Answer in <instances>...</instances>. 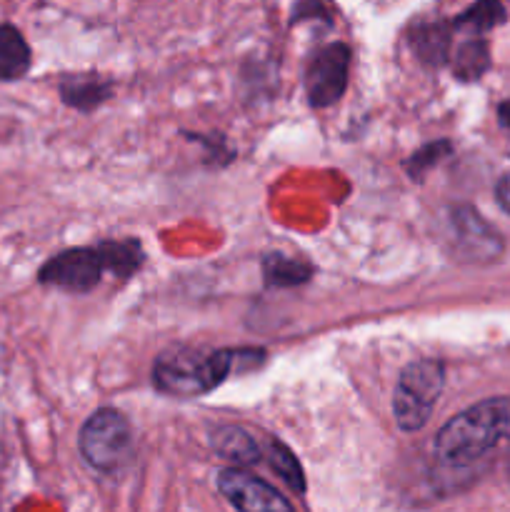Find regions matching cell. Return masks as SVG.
<instances>
[{"instance_id": "cell-21", "label": "cell", "mask_w": 510, "mask_h": 512, "mask_svg": "<svg viewBox=\"0 0 510 512\" xmlns=\"http://www.w3.org/2000/svg\"><path fill=\"white\" fill-rule=\"evenodd\" d=\"M508 483H510V465H508Z\"/></svg>"}, {"instance_id": "cell-14", "label": "cell", "mask_w": 510, "mask_h": 512, "mask_svg": "<svg viewBox=\"0 0 510 512\" xmlns=\"http://www.w3.org/2000/svg\"><path fill=\"white\" fill-rule=\"evenodd\" d=\"M490 65V55H488V45L485 40L480 38H470L468 43L460 45L458 55H455V75L463 80H475L488 70Z\"/></svg>"}, {"instance_id": "cell-9", "label": "cell", "mask_w": 510, "mask_h": 512, "mask_svg": "<svg viewBox=\"0 0 510 512\" xmlns=\"http://www.w3.org/2000/svg\"><path fill=\"white\" fill-rule=\"evenodd\" d=\"M213 448L223 458L235 460L238 465H258L263 458V450L255 443L253 435L235 425H223L213 433Z\"/></svg>"}, {"instance_id": "cell-7", "label": "cell", "mask_w": 510, "mask_h": 512, "mask_svg": "<svg viewBox=\"0 0 510 512\" xmlns=\"http://www.w3.org/2000/svg\"><path fill=\"white\" fill-rule=\"evenodd\" d=\"M218 490L238 512H295L278 490L245 470H220Z\"/></svg>"}, {"instance_id": "cell-13", "label": "cell", "mask_w": 510, "mask_h": 512, "mask_svg": "<svg viewBox=\"0 0 510 512\" xmlns=\"http://www.w3.org/2000/svg\"><path fill=\"white\" fill-rule=\"evenodd\" d=\"M265 280L268 285H275V288H293V285L308 283V278L313 275V268L300 260L285 258V255H268L263 263Z\"/></svg>"}, {"instance_id": "cell-10", "label": "cell", "mask_w": 510, "mask_h": 512, "mask_svg": "<svg viewBox=\"0 0 510 512\" xmlns=\"http://www.w3.org/2000/svg\"><path fill=\"white\" fill-rule=\"evenodd\" d=\"M30 68V48L13 25H0V80H18Z\"/></svg>"}, {"instance_id": "cell-5", "label": "cell", "mask_w": 510, "mask_h": 512, "mask_svg": "<svg viewBox=\"0 0 510 512\" xmlns=\"http://www.w3.org/2000/svg\"><path fill=\"white\" fill-rule=\"evenodd\" d=\"M348 65L350 48L343 43H330L315 53L305 73V90L313 108H328L340 100L348 85Z\"/></svg>"}, {"instance_id": "cell-2", "label": "cell", "mask_w": 510, "mask_h": 512, "mask_svg": "<svg viewBox=\"0 0 510 512\" xmlns=\"http://www.w3.org/2000/svg\"><path fill=\"white\" fill-rule=\"evenodd\" d=\"M500 440H510V398H490L455 415L435 438V458L448 468L483 460Z\"/></svg>"}, {"instance_id": "cell-17", "label": "cell", "mask_w": 510, "mask_h": 512, "mask_svg": "<svg viewBox=\"0 0 510 512\" xmlns=\"http://www.w3.org/2000/svg\"><path fill=\"white\" fill-rule=\"evenodd\" d=\"M415 48L428 63H443L445 53H448V33H445L443 25H428L418 33Z\"/></svg>"}, {"instance_id": "cell-8", "label": "cell", "mask_w": 510, "mask_h": 512, "mask_svg": "<svg viewBox=\"0 0 510 512\" xmlns=\"http://www.w3.org/2000/svg\"><path fill=\"white\" fill-rule=\"evenodd\" d=\"M455 255L465 263H488L503 253L500 235L475 213L473 208H458L450 215Z\"/></svg>"}, {"instance_id": "cell-4", "label": "cell", "mask_w": 510, "mask_h": 512, "mask_svg": "<svg viewBox=\"0 0 510 512\" xmlns=\"http://www.w3.org/2000/svg\"><path fill=\"white\" fill-rule=\"evenodd\" d=\"M130 423L118 410L103 408L88 418L80 430V453L95 470H118L130 455Z\"/></svg>"}, {"instance_id": "cell-12", "label": "cell", "mask_w": 510, "mask_h": 512, "mask_svg": "<svg viewBox=\"0 0 510 512\" xmlns=\"http://www.w3.org/2000/svg\"><path fill=\"white\" fill-rule=\"evenodd\" d=\"M100 258L103 270H110L118 278H128L143 263V248H140L138 240H108V243H100V248L95 250Z\"/></svg>"}, {"instance_id": "cell-1", "label": "cell", "mask_w": 510, "mask_h": 512, "mask_svg": "<svg viewBox=\"0 0 510 512\" xmlns=\"http://www.w3.org/2000/svg\"><path fill=\"white\" fill-rule=\"evenodd\" d=\"M263 358L260 350H213L205 353L198 348H170L155 360L153 383L160 393L175 398H195L218 388L240 363L253 368Z\"/></svg>"}, {"instance_id": "cell-16", "label": "cell", "mask_w": 510, "mask_h": 512, "mask_svg": "<svg viewBox=\"0 0 510 512\" xmlns=\"http://www.w3.org/2000/svg\"><path fill=\"white\" fill-rule=\"evenodd\" d=\"M268 460H270V465H273L275 473H278L280 478L290 485V488L298 490V493H303L305 490L303 468H300L298 458H295V455L290 453V450L285 448L280 440H273V443L268 445Z\"/></svg>"}, {"instance_id": "cell-3", "label": "cell", "mask_w": 510, "mask_h": 512, "mask_svg": "<svg viewBox=\"0 0 510 512\" xmlns=\"http://www.w3.org/2000/svg\"><path fill=\"white\" fill-rule=\"evenodd\" d=\"M445 385V368L440 360H418L400 373L393 395L395 420L403 430L413 433L428 423Z\"/></svg>"}, {"instance_id": "cell-11", "label": "cell", "mask_w": 510, "mask_h": 512, "mask_svg": "<svg viewBox=\"0 0 510 512\" xmlns=\"http://www.w3.org/2000/svg\"><path fill=\"white\" fill-rule=\"evenodd\" d=\"M60 95H63L65 105H70V108L93 110L103 100H108L110 85L105 80L95 78V75H70L60 83Z\"/></svg>"}, {"instance_id": "cell-19", "label": "cell", "mask_w": 510, "mask_h": 512, "mask_svg": "<svg viewBox=\"0 0 510 512\" xmlns=\"http://www.w3.org/2000/svg\"><path fill=\"white\" fill-rule=\"evenodd\" d=\"M495 195H498L500 208H503L505 213H510V173L500 178L498 188H495Z\"/></svg>"}, {"instance_id": "cell-6", "label": "cell", "mask_w": 510, "mask_h": 512, "mask_svg": "<svg viewBox=\"0 0 510 512\" xmlns=\"http://www.w3.org/2000/svg\"><path fill=\"white\" fill-rule=\"evenodd\" d=\"M103 265L93 248H73L55 255L40 270V283L70 293H88L98 285Z\"/></svg>"}, {"instance_id": "cell-18", "label": "cell", "mask_w": 510, "mask_h": 512, "mask_svg": "<svg viewBox=\"0 0 510 512\" xmlns=\"http://www.w3.org/2000/svg\"><path fill=\"white\" fill-rule=\"evenodd\" d=\"M448 150H450L448 143H430V145H425V148L420 150V153H415L413 158H410V163H408L410 175H423L425 168H430V165H433V163H438L440 155H445V153H448Z\"/></svg>"}, {"instance_id": "cell-15", "label": "cell", "mask_w": 510, "mask_h": 512, "mask_svg": "<svg viewBox=\"0 0 510 512\" xmlns=\"http://www.w3.org/2000/svg\"><path fill=\"white\" fill-rule=\"evenodd\" d=\"M505 20V8L498 3H478L470 5L463 15L455 18V28L468 30V33H485Z\"/></svg>"}, {"instance_id": "cell-20", "label": "cell", "mask_w": 510, "mask_h": 512, "mask_svg": "<svg viewBox=\"0 0 510 512\" xmlns=\"http://www.w3.org/2000/svg\"><path fill=\"white\" fill-rule=\"evenodd\" d=\"M498 118H500V125H503V128L510 133V100H505V103L500 105Z\"/></svg>"}]
</instances>
